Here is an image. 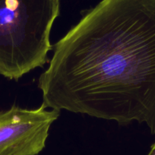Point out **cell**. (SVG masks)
<instances>
[{
	"label": "cell",
	"instance_id": "1",
	"mask_svg": "<svg viewBox=\"0 0 155 155\" xmlns=\"http://www.w3.org/2000/svg\"><path fill=\"white\" fill-rule=\"evenodd\" d=\"M47 108L155 135V0H101L54 45L39 78Z\"/></svg>",
	"mask_w": 155,
	"mask_h": 155
},
{
	"label": "cell",
	"instance_id": "2",
	"mask_svg": "<svg viewBox=\"0 0 155 155\" xmlns=\"http://www.w3.org/2000/svg\"><path fill=\"white\" fill-rule=\"evenodd\" d=\"M60 0H0V74L18 80L47 62Z\"/></svg>",
	"mask_w": 155,
	"mask_h": 155
},
{
	"label": "cell",
	"instance_id": "3",
	"mask_svg": "<svg viewBox=\"0 0 155 155\" xmlns=\"http://www.w3.org/2000/svg\"><path fill=\"white\" fill-rule=\"evenodd\" d=\"M60 111L43 104L36 109L13 106L0 111V155H37L44 149Z\"/></svg>",
	"mask_w": 155,
	"mask_h": 155
},
{
	"label": "cell",
	"instance_id": "4",
	"mask_svg": "<svg viewBox=\"0 0 155 155\" xmlns=\"http://www.w3.org/2000/svg\"><path fill=\"white\" fill-rule=\"evenodd\" d=\"M148 155H155V143L152 145L151 151H150L149 154H148Z\"/></svg>",
	"mask_w": 155,
	"mask_h": 155
}]
</instances>
